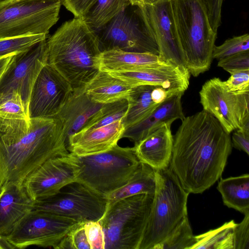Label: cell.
<instances>
[{
    "label": "cell",
    "mask_w": 249,
    "mask_h": 249,
    "mask_svg": "<svg viewBox=\"0 0 249 249\" xmlns=\"http://www.w3.org/2000/svg\"><path fill=\"white\" fill-rule=\"evenodd\" d=\"M196 243L188 216L154 249H191Z\"/></svg>",
    "instance_id": "4dcf8cb0"
},
{
    "label": "cell",
    "mask_w": 249,
    "mask_h": 249,
    "mask_svg": "<svg viewBox=\"0 0 249 249\" xmlns=\"http://www.w3.org/2000/svg\"><path fill=\"white\" fill-rule=\"evenodd\" d=\"M107 206L106 197L81 183L74 182L52 196L34 201V209L79 222L99 221L105 214Z\"/></svg>",
    "instance_id": "8fae6325"
},
{
    "label": "cell",
    "mask_w": 249,
    "mask_h": 249,
    "mask_svg": "<svg viewBox=\"0 0 249 249\" xmlns=\"http://www.w3.org/2000/svg\"><path fill=\"white\" fill-rule=\"evenodd\" d=\"M1 238L0 237V249H3V247L2 246V245L1 244Z\"/></svg>",
    "instance_id": "f6af8a7d"
},
{
    "label": "cell",
    "mask_w": 249,
    "mask_h": 249,
    "mask_svg": "<svg viewBox=\"0 0 249 249\" xmlns=\"http://www.w3.org/2000/svg\"><path fill=\"white\" fill-rule=\"evenodd\" d=\"M217 189L226 206L245 214L249 213V175L222 178Z\"/></svg>",
    "instance_id": "484cf974"
},
{
    "label": "cell",
    "mask_w": 249,
    "mask_h": 249,
    "mask_svg": "<svg viewBox=\"0 0 249 249\" xmlns=\"http://www.w3.org/2000/svg\"><path fill=\"white\" fill-rule=\"evenodd\" d=\"M0 118L29 120L20 96L14 93L0 104Z\"/></svg>",
    "instance_id": "e575fe53"
},
{
    "label": "cell",
    "mask_w": 249,
    "mask_h": 249,
    "mask_svg": "<svg viewBox=\"0 0 249 249\" xmlns=\"http://www.w3.org/2000/svg\"><path fill=\"white\" fill-rule=\"evenodd\" d=\"M85 229L90 249H104V235L99 221L86 222Z\"/></svg>",
    "instance_id": "8d00e7d4"
},
{
    "label": "cell",
    "mask_w": 249,
    "mask_h": 249,
    "mask_svg": "<svg viewBox=\"0 0 249 249\" xmlns=\"http://www.w3.org/2000/svg\"><path fill=\"white\" fill-rule=\"evenodd\" d=\"M94 32L101 52L118 49L159 55L158 46L148 33L136 5L129 4Z\"/></svg>",
    "instance_id": "9c48e42d"
},
{
    "label": "cell",
    "mask_w": 249,
    "mask_h": 249,
    "mask_svg": "<svg viewBox=\"0 0 249 249\" xmlns=\"http://www.w3.org/2000/svg\"><path fill=\"white\" fill-rule=\"evenodd\" d=\"M184 92H177L167 98L145 119L125 129L122 138L136 143L156 130L164 124L185 118L181 105Z\"/></svg>",
    "instance_id": "44dd1931"
},
{
    "label": "cell",
    "mask_w": 249,
    "mask_h": 249,
    "mask_svg": "<svg viewBox=\"0 0 249 249\" xmlns=\"http://www.w3.org/2000/svg\"><path fill=\"white\" fill-rule=\"evenodd\" d=\"M175 93H176L170 92L160 86H156L151 92V98L154 103L160 104L169 96Z\"/></svg>",
    "instance_id": "b9f144b4"
},
{
    "label": "cell",
    "mask_w": 249,
    "mask_h": 249,
    "mask_svg": "<svg viewBox=\"0 0 249 249\" xmlns=\"http://www.w3.org/2000/svg\"><path fill=\"white\" fill-rule=\"evenodd\" d=\"M223 0H169L173 26L190 74L207 71L221 23Z\"/></svg>",
    "instance_id": "3957f363"
},
{
    "label": "cell",
    "mask_w": 249,
    "mask_h": 249,
    "mask_svg": "<svg viewBox=\"0 0 249 249\" xmlns=\"http://www.w3.org/2000/svg\"><path fill=\"white\" fill-rule=\"evenodd\" d=\"M48 37V35L42 34L0 39V59L24 51Z\"/></svg>",
    "instance_id": "1f68e13d"
},
{
    "label": "cell",
    "mask_w": 249,
    "mask_h": 249,
    "mask_svg": "<svg viewBox=\"0 0 249 249\" xmlns=\"http://www.w3.org/2000/svg\"><path fill=\"white\" fill-rule=\"evenodd\" d=\"M80 172L78 157L72 153L53 158L31 173L22 185L34 201L58 193L67 185L76 182Z\"/></svg>",
    "instance_id": "9a60e30c"
},
{
    "label": "cell",
    "mask_w": 249,
    "mask_h": 249,
    "mask_svg": "<svg viewBox=\"0 0 249 249\" xmlns=\"http://www.w3.org/2000/svg\"><path fill=\"white\" fill-rule=\"evenodd\" d=\"M172 122L162 124L146 137L135 143L134 149L139 161L155 170L169 167L172 154Z\"/></svg>",
    "instance_id": "ffe728a7"
},
{
    "label": "cell",
    "mask_w": 249,
    "mask_h": 249,
    "mask_svg": "<svg viewBox=\"0 0 249 249\" xmlns=\"http://www.w3.org/2000/svg\"><path fill=\"white\" fill-rule=\"evenodd\" d=\"M181 121L169 167L186 191L201 194L221 177L231 152L230 134L204 110Z\"/></svg>",
    "instance_id": "6da1fadb"
},
{
    "label": "cell",
    "mask_w": 249,
    "mask_h": 249,
    "mask_svg": "<svg viewBox=\"0 0 249 249\" xmlns=\"http://www.w3.org/2000/svg\"><path fill=\"white\" fill-rule=\"evenodd\" d=\"M1 184L0 183V190H1Z\"/></svg>",
    "instance_id": "7dc6e473"
},
{
    "label": "cell",
    "mask_w": 249,
    "mask_h": 249,
    "mask_svg": "<svg viewBox=\"0 0 249 249\" xmlns=\"http://www.w3.org/2000/svg\"><path fill=\"white\" fill-rule=\"evenodd\" d=\"M123 120L98 128L82 129L71 135L67 142L68 151L80 157L111 149L122 138L125 130Z\"/></svg>",
    "instance_id": "ac0fdd59"
},
{
    "label": "cell",
    "mask_w": 249,
    "mask_h": 249,
    "mask_svg": "<svg viewBox=\"0 0 249 249\" xmlns=\"http://www.w3.org/2000/svg\"><path fill=\"white\" fill-rule=\"evenodd\" d=\"M233 228L234 249H249V213Z\"/></svg>",
    "instance_id": "f35d334b"
},
{
    "label": "cell",
    "mask_w": 249,
    "mask_h": 249,
    "mask_svg": "<svg viewBox=\"0 0 249 249\" xmlns=\"http://www.w3.org/2000/svg\"><path fill=\"white\" fill-rule=\"evenodd\" d=\"M103 105L91 101L85 90L73 91L56 116L62 124L67 147L69 137L83 129Z\"/></svg>",
    "instance_id": "7402d4cb"
},
{
    "label": "cell",
    "mask_w": 249,
    "mask_h": 249,
    "mask_svg": "<svg viewBox=\"0 0 249 249\" xmlns=\"http://www.w3.org/2000/svg\"><path fill=\"white\" fill-rule=\"evenodd\" d=\"M78 159L80 172L76 182L105 197L124 186L140 162L134 147L118 144L106 152Z\"/></svg>",
    "instance_id": "52a82bcc"
},
{
    "label": "cell",
    "mask_w": 249,
    "mask_h": 249,
    "mask_svg": "<svg viewBox=\"0 0 249 249\" xmlns=\"http://www.w3.org/2000/svg\"><path fill=\"white\" fill-rule=\"evenodd\" d=\"M204 110L213 116L229 134L249 121V90H230L219 78L206 81L199 91Z\"/></svg>",
    "instance_id": "4fadbf2b"
},
{
    "label": "cell",
    "mask_w": 249,
    "mask_h": 249,
    "mask_svg": "<svg viewBox=\"0 0 249 249\" xmlns=\"http://www.w3.org/2000/svg\"><path fill=\"white\" fill-rule=\"evenodd\" d=\"M69 153L64 129L57 118H0L1 185L7 182L22 184L47 160Z\"/></svg>",
    "instance_id": "7a4b0ae2"
},
{
    "label": "cell",
    "mask_w": 249,
    "mask_h": 249,
    "mask_svg": "<svg viewBox=\"0 0 249 249\" xmlns=\"http://www.w3.org/2000/svg\"><path fill=\"white\" fill-rule=\"evenodd\" d=\"M156 179L151 212L138 249H154L188 216L189 193L170 167L156 170Z\"/></svg>",
    "instance_id": "5b68a950"
},
{
    "label": "cell",
    "mask_w": 249,
    "mask_h": 249,
    "mask_svg": "<svg viewBox=\"0 0 249 249\" xmlns=\"http://www.w3.org/2000/svg\"><path fill=\"white\" fill-rule=\"evenodd\" d=\"M128 107L127 99L104 104L82 129L98 128L107 125L117 120L124 119Z\"/></svg>",
    "instance_id": "f546056e"
},
{
    "label": "cell",
    "mask_w": 249,
    "mask_h": 249,
    "mask_svg": "<svg viewBox=\"0 0 249 249\" xmlns=\"http://www.w3.org/2000/svg\"><path fill=\"white\" fill-rule=\"evenodd\" d=\"M136 6L148 33L158 46L160 60L189 72L174 33L169 0H145Z\"/></svg>",
    "instance_id": "5bb4252c"
},
{
    "label": "cell",
    "mask_w": 249,
    "mask_h": 249,
    "mask_svg": "<svg viewBox=\"0 0 249 249\" xmlns=\"http://www.w3.org/2000/svg\"><path fill=\"white\" fill-rule=\"evenodd\" d=\"M130 4L129 0H96L82 19L94 31L98 30Z\"/></svg>",
    "instance_id": "83f0119b"
},
{
    "label": "cell",
    "mask_w": 249,
    "mask_h": 249,
    "mask_svg": "<svg viewBox=\"0 0 249 249\" xmlns=\"http://www.w3.org/2000/svg\"><path fill=\"white\" fill-rule=\"evenodd\" d=\"M12 56H6L0 59V78L9 63Z\"/></svg>",
    "instance_id": "7bdbcfd3"
},
{
    "label": "cell",
    "mask_w": 249,
    "mask_h": 249,
    "mask_svg": "<svg viewBox=\"0 0 249 249\" xmlns=\"http://www.w3.org/2000/svg\"><path fill=\"white\" fill-rule=\"evenodd\" d=\"M133 88L108 72L100 71L85 91L91 101L104 104L127 99Z\"/></svg>",
    "instance_id": "cb8c5ba5"
},
{
    "label": "cell",
    "mask_w": 249,
    "mask_h": 249,
    "mask_svg": "<svg viewBox=\"0 0 249 249\" xmlns=\"http://www.w3.org/2000/svg\"><path fill=\"white\" fill-rule=\"evenodd\" d=\"M86 222H79L74 225L59 245L57 249H90L85 229Z\"/></svg>",
    "instance_id": "836d02e7"
},
{
    "label": "cell",
    "mask_w": 249,
    "mask_h": 249,
    "mask_svg": "<svg viewBox=\"0 0 249 249\" xmlns=\"http://www.w3.org/2000/svg\"><path fill=\"white\" fill-rule=\"evenodd\" d=\"M47 48L48 64L69 82L73 91L84 90L100 71L97 36L82 18L64 22L48 37Z\"/></svg>",
    "instance_id": "277c9868"
},
{
    "label": "cell",
    "mask_w": 249,
    "mask_h": 249,
    "mask_svg": "<svg viewBox=\"0 0 249 249\" xmlns=\"http://www.w3.org/2000/svg\"><path fill=\"white\" fill-rule=\"evenodd\" d=\"M249 50V35L245 34L226 40L221 45L214 46L213 59L218 61L235 53Z\"/></svg>",
    "instance_id": "d6a6232c"
},
{
    "label": "cell",
    "mask_w": 249,
    "mask_h": 249,
    "mask_svg": "<svg viewBox=\"0 0 249 249\" xmlns=\"http://www.w3.org/2000/svg\"><path fill=\"white\" fill-rule=\"evenodd\" d=\"M96 0H62V5L74 17L82 18Z\"/></svg>",
    "instance_id": "ab89813d"
},
{
    "label": "cell",
    "mask_w": 249,
    "mask_h": 249,
    "mask_svg": "<svg viewBox=\"0 0 249 249\" xmlns=\"http://www.w3.org/2000/svg\"><path fill=\"white\" fill-rule=\"evenodd\" d=\"M145 0H144L143 1H145Z\"/></svg>",
    "instance_id": "c3c4849f"
},
{
    "label": "cell",
    "mask_w": 249,
    "mask_h": 249,
    "mask_svg": "<svg viewBox=\"0 0 249 249\" xmlns=\"http://www.w3.org/2000/svg\"><path fill=\"white\" fill-rule=\"evenodd\" d=\"M144 0H129V1L132 5H137L143 2Z\"/></svg>",
    "instance_id": "ee69618b"
},
{
    "label": "cell",
    "mask_w": 249,
    "mask_h": 249,
    "mask_svg": "<svg viewBox=\"0 0 249 249\" xmlns=\"http://www.w3.org/2000/svg\"><path fill=\"white\" fill-rule=\"evenodd\" d=\"M156 86L141 85L133 88L127 98L128 109L123 121L125 129L147 118L160 105L154 103L151 92Z\"/></svg>",
    "instance_id": "4316f807"
},
{
    "label": "cell",
    "mask_w": 249,
    "mask_h": 249,
    "mask_svg": "<svg viewBox=\"0 0 249 249\" xmlns=\"http://www.w3.org/2000/svg\"><path fill=\"white\" fill-rule=\"evenodd\" d=\"M78 222L51 213L34 209L8 235L1 238L10 248L31 246L57 249L69 231Z\"/></svg>",
    "instance_id": "30bf717a"
},
{
    "label": "cell",
    "mask_w": 249,
    "mask_h": 249,
    "mask_svg": "<svg viewBox=\"0 0 249 249\" xmlns=\"http://www.w3.org/2000/svg\"><path fill=\"white\" fill-rule=\"evenodd\" d=\"M62 0H7L0 3V39L48 35Z\"/></svg>",
    "instance_id": "ba28073f"
},
{
    "label": "cell",
    "mask_w": 249,
    "mask_h": 249,
    "mask_svg": "<svg viewBox=\"0 0 249 249\" xmlns=\"http://www.w3.org/2000/svg\"><path fill=\"white\" fill-rule=\"evenodd\" d=\"M165 63L158 55L125 52L118 49L102 52L99 57L100 71L108 72L135 71Z\"/></svg>",
    "instance_id": "603a6c76"
},
{
    "label": "cell",
    "mask_w": 249,
    "mask_h": 249,
    "mask_svg": "<svg viewBox=\"0 0 249 249\" xmlns=\"http://www.w3.org/2000/svg\"><path fill=\"white\" fill-rule=\"evenodd\" d=\"M7 0H0V3L3 2Z\"/></svg>",
    "instance_id": "bcb514c9"
},
{
    "label": "cell",
    "mask_w": 249,
    "mask_h": 249,
    "mask_svg": "<svg viewBox=\"0 0 249 249\" xmlns=\"http://www.w3.org/2000/svg\"><path fill=\"white\" fill-rule=\"evenodd\" d=\"M108 73L133 87L141 85L160 86L172 93L184 92L188 88L190 76L189 72L183 71L179 67L167 63L135 71Z\"/></svg>",
    "instance_id": "e0dca14e"
},
{
    "label": "cell",
    "mask_w": 249,
    "mask_h": 249,
    "mask_svg": "<svg viewBox=\"0 0 249 249\" xmlns=\"http://www.w3.org/2000/svg\"><path fill=\"white\" fill-rule=\"evenodd\" d=\"M72 92L69 82L53 66L46 64L31 89L28 106L29 119L56 117Z\"/></svg>",
    "instance_id": "2e32d148"
},
{
    "label": "cell",
    "mask_w": 249,
    "mask_h": 249,
    "mask_svg": "<svg viewBox=\"0 0 249 249\" xmlns=\"http://www.w3.org/2000/svg\"><path fill=\"white\" fill-rule=\"evenodd\" d=\"M154 195L142 194L121 199L107 207L99 220L104 249H138Z\"/></svg>",
    "instance_id": "8992f818"
},
{
    "label": "cell",
    "mask_w": 249,
    "mask_h": 249,
    "mask_svg": "<svg viewBox=\"0 0 249 249\" xmlns=\"http://www.w3.org/2000/svg\"><path fill=\"white\" fill-rule=\"evenodd\" d=\"M217 66L229 73L234 71L249 69V50L235 53L219 60Z\"/></svg>",
    "instance_id": "d590c367"
},
{
    "label": "cell",
    "mask_w": 249,
    "mask_h": 249,
    "mask_svg": "<svg viewBox=\"0 0 249 249\" xmlns=\"http://www.w3.org/2000/svg\"><path fill=\"white\" fill-rule=\"evenodd\" d=\"M230 73L231 76L224 81L230 90L234 92L249 90V69L234 71Z\"/></svg>",
    "instance_id": "74e56055"
},
{
    "label": "cell",
    "mask_w": 249,
    "mask_h": 249,
    "mask_svg": "<svg viewBox=\"0 0 249 249\" xmlns=\"http://www.w3.org/2000/svg\"><path fill=\"white\" fill-rule=\"evenodd\" d=\"M232 133L231 144L234 148L249 155V136L236 130Z\"/></svg>",
    "instance_id": "60d3db41"
},
{
    "label": "cell",
    "mask_w": 249,
    "mask_h": 249,
    "mask_svg": "<svg viewBox=\"0 0 249 249\" xmlns=\"http://www.w3.org/2000/svg\"><path fill=\"white\" fill-rule=\"evenodd\" d=\"M233 220L219 227L195 236L196 243L191 249H234Z\"/></svg>",
    "instance_id": "f1b7e54d"
},
{
    "label": "cell",
    "mask_w": 249,
    "mask_h": 249,
    "mask_svg": "<svg viewBox=\"0 0 249 249\" xmlns=\"http://www.w3.org/2000/svg\"><path fill=\"white\" fill-rule=\"evenodd\" d=\"M34 209V201L27 194L22 184L7 182L0 191V237L9 235Z\"/></svg>",
    "instance_id": "d6986e66"
},
{
    "label": "cell",
    "mask_w": 249,
    "mask_h": 249,
    "mask_svg": "<svg viewBox=\"0 0 249 249\" xmlns=\"http://www.w3.org/2000/svg\"><path fill=\"white\" fill-rule=\"evenodd\" d=\"M156 187V170L147 164L140 162L127 182L106 197L107 207L121 199L132 196L142 194L154 195Z\"/></svg>",
    "instance_id": "d4e9b609"
},
{
    "label": "cell",
    "mask_w": 249,
    "mask_h": 249,
    "mask_svg": "<svg viewBox=\"0 0 249 249\" xmlns=\"http://www.w3.org/2000/svg\"><path fill=\"white\" fill-rule=\"evenodd\" d=\"M47 38L12 56L0 78V104L18 93L28 114L32 87L40 70L48 63Z\"/></svg>",
    "instance_id": "7c38bea8"
}]
</instances>
